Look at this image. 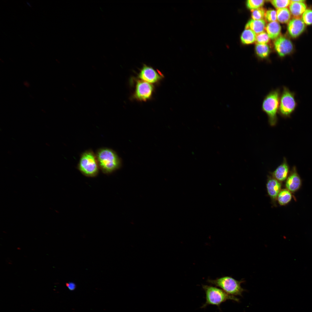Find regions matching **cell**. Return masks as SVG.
I'll list each match as a JSON object with an SVG mask.
<instances>
[{
  "label": "cell",
  "instance_id": "6da1fadb",
  "mask_svg": "<svg viewBox=\"0 0 312 312\" xmlns=\"http://www.w3.org/2000/svg\"><path fill=\"white\" fill-rule=\"evenodd\" d=\"M96 157L99 167L105 174H109L118 169L121 164L120 160L113 150L102 148L97 152Z\"/></svg>",
  "mask_w": 312,
  "mask_h": 312
},
{
  "label": "cell",
  "instance_id": "7a4b0ae2",
  "mask_svg": "<svg viewBox=\"0 0 312 312\" xmlns=\"http://www.w3.org/2000/svg\"><path fill=\"white\" fill-rule=\"evenodd\" d=\"M280 95L278 89L272 90L266 96L263 101L262 109L267 114L269 123L271 126L275 125L277 122V114Z\"/></svg>",
  "mask_w": 312,
  "mask_h": 312
},
{
  "label": "cell",
  "instance_id": "3957f363",
  "mask_svg": "<svg viewBox=\"0 0 312 312\" xmlns=\"http://www.w3.org/2000/svg\"><path fill=\"white\" fill-rule=\"evenodd\" d=\"M206 295V301L201 307L204 308L211 305L219 307L223 302L229 300L238 302V299L234 296L230 295L221 289L210 285H203Z\"/></svg>",
  "mask_w": 312,
  "mask_h": 312
},
{
  "label": "cell",
  "instance_id": "277c9868",
  "mask_svg": "<svg viewBox=\"0 0 312 312\" xmlns=\"http://www.w3.org/2000/svg\"><path fill=\"white\" fill-rule=\"evenodd\" d=\"M207 282L216 287H220L228 294L233 296H242L245 290L241 286L244 281H237L229 276H224L215 279H208Z\"/></svg>",
  "mask_w": 312,
  "mask_h": 312
},
{
  "label": "cell",
  "instance_id": "5b68a950",
  "mask_svg": "<svg viewBox=\"0 0 312 312\" xmlns=\"http://www.w3.org/2000/svg\"><path fill=\"white\" fill-rule=\"evenodd\" d=\"M99 166L95 155L92 151L89 150L81 155L78 165V168L85 176L94 177L98 173Z\"/></svg>",
  "mask_w": 312,
  "mask_h": 312
},
{
  "label": "cell",
  "instance_id": "8992f818",
  "mask_svg": "<svg viewBox=\"0 0 312 312\" xmlns=\"http://www.w3.org/2000/svg\"><path fill=\"white\" fill-rule=\"evenodd\" d=\"M278 112L285 117H289L297 106L295 94L287 88L284 87L281 94Z\"/></svg>",
  "mask_w": 312,
  "mask_h": 312
},
{
  "label": "cell",
  "instance_id": "52a82bcc",
  "mask_svg": "<svg viewBox=\"0 0 312 312\" xmlns=\"http://www.w3.org/2000/svg\"><path fill=\"white\" fill-rule=\"evenodd\" d=\"M274 45L275 50L281 57L291 55L295 50V47L292 41L285 36H280L275 39Z\"/></svg>",
  "mask_w": 312,
  "mask_h": 312
},
{
  "label": "cell",
  "instance_id": "ba28073f",
  "mask_svg": "<svg viewBox=\"0 0 312 312\" xmlns=\"http://www.w3.org/2000/svg\"><path fill=\"white\" fill-rule=\"evenodd\" d=\"M307 25L301 18H293L288 23L287 31L289 36L293 39L299 37L305 31Z\"/></svg>",
  "mask_w": 312,
  "mask_h": 312
},
{
  "label": "cell",
  "instance_id": "9c48e42d",
  "mask_svg": "<svg viewBox=\"0 0 312 312\" xmlns=\"http://www.w3.org/2000/svg\"><path fill=\"white\" fill-rule=\"evenodd\" d=\"M153 90V86L149 83L138 81L136 85L135 97L139 100L145 101L151 96Z\"/></svg>",
  "mask_w": 312,
  "mask_h": 312
},
{
  "label": "cell",
  "instance_id": "30bf717a",
  "mask_svg": "<svg viewBox=\"0 0 312 312\" xmlns=\"http://www.w3.org/2000/svg\"><path fill=\"white\" fill-rule=\"evenodd\" d=\"M139 77L143 81L153 83L159 81L161 78V75L152 67L144 64L141 70Z\"/></svg>",
  "mask_w": 312,
  "mask_h": 312
},
{
  "label": "cell",
  "instance_id": "8fae6325",
  "mask_svg": "<svg viewBox=\"0 0 312 312\" xmlns=\"http://www.w3.org/2000/svg\"><path fill=\"white\" fill-rule=\"evenodd\" d=\"M301 185V179L297 172L296 167L294 166L287 180V189L290 192H294L300 188Z\"/></svg>",
  "mask_w": 312,
  "mask_h": 312
},
{
  "label": "cell",
  "instance_id": "7c38bea8",
  "mask_svg": "<svg viewBox=\"0 0 312 312\" xmlns=\"http://www.w3.org/2000/svg\"><path fill=\"white\" fill-rule=\"evenodd\" d=\"M304 0H292L289 6V10L293 18H300L307 9Z\"/></svg>",
  "mask_w": 312,
  "mask_h": 312
},
{
  "label": "cell",
  "instance_id": "4fadbf2b",
  "mask_svg": "<svg viewBox=\"0 0 312 312\" xmlns=\"http://www.w3.org/2000/svg\"><path fill=\"white\" fill-rule=\"evenodd\" d=\"M289 169L287 160L284 158L283 162L273 172V178L279 181L285 180L288 175Z\"/></svg>",
  "mask_w": 312,
  "mask_h": 312
},
{
  "label": "cell",
  "instance_id": "5bb4252c",
  "mask_svg": "<svg viewBox=\"0 0 312 312\" xmlns=\"http://www.w3.org/2000/svg\"><path fill=\"white\" fill-rule=\"evenodd\" d=\"M266 187L271 198L273 199H276L281 190V184L280 181L274 178H270L267 182Z\"/></svg>",
  "mask_w": 312,
  "mask_h": 312
},
{
  "label": "cell",
  "instance_id": "9a60e30c",
  "mask_svg": "<svg viewBox=\"0 0 312 312\" xmlns=\"http://www.w3.org/2000/svg\"><path fill=\"white\" fill-rule=\"evenodd\" d=\"M266 23L265 20H249L245 26V29H249L254 31L256 34L263 31L265 30Z\"/></svg>",
  "mask_w": 312,
  "mask_h": 312
},
{
  "label": "cell",
  "instance_id": "2e32d148",
  "mask_svg": "<svg viewBox=\"0 0 312 312\" xmlns=\"http://www.w3.org/2000/svg\"><path fill=\"white\" fill-rule=\"evenodd\" d=\"M281 28L277 21L269 23L266 26L265 30L270 38L276 39L280 36Z\"/></svg>",
  "mask_w": 312,
  "mask_h": 312
},
{
  "label": "cell",
  "instance_id": "e0dca14e",
  "mask_svg": "<svg viewBox=\"0 0 312 312\" xmlns=\"http://www.w3.org/2000/svg\"><path fill=\"white\" fill-rule=\"evenodd\" d=\"M277 20L282 23H287L291 19V13L287 8L278 9L276 11Z\"/></svg>",
  "mask_w": 312,
  "mask_h": 312
},
{
  "label": "cell",
  "instance_id": "ac0fdd59",
  "mask_svg": "<svg viewBox=\"0 0 312 312\" xmlns=\"http://www.w3.org/2000/svg\"><path fill=\"white\" fill-rule=\"evenodd\" d=\"M256 34L252 30L245 29L241 36L242 42L244 44H252L255 41Z\"/></svg>",
  "mask_w": 312,
  "mask_h": 312
},
{
  "label": "cell",
  "instance_id": "d6986e66",
  "mask_svg": "<svg viewBox=\"0 0 312 312\" xmlns=\"http://www.w3.org/2000/svg\"><path fill=\"white\" fill-rule=\"evenodd\" d=\"M277 198L278 202L281 205H285L291 200L292 195L291 192L287 189H283L281 190Z\"/></svg>",
  "mask_w": 312,
  "mask_h": 312
},
{
  "label": "cell",
  "instance_id": "ffe728a7",
  "mask_svg": "<svg viewBox=\"0 0 312 312\" xmlns=\"http://www.w3.org/2000/svg\"><path fill=\"white\" fill-rule=\"evenodd\" d=\"M255 50L257 55L261 58L267 57L270 52V49L267 44H256Z\"/></svg>",
  "mask_w": 312,
  "mask_h": 312
},
{
  "label": "cell",
  "instance_id": "44dd1931",
  "mask_svg": "<svg viewBox=\"0 0 312 312\" xmlns=\"http://www.w3.org/2000/svg\"><path fill=\"white\" fill-rule=\"evenodd\" d=\"M266 11L264 8L262 7L251 10V17L252 19L255 20H263L265 17Z\"/></svg>",
  "mask_w": 312,
  "mask_h": 312
},
{
  "label": "cell",
  "instance_id": "7402d4cb",
  "mask_svg": "<svg viewBox=\"0 0 312 312\" xmlns=\"http://www.w3.org/2000/svg\"><path fill=\"white\" fill-rule=\"evenodd\" d=\"M270 38L267 33L263 31L256 34V44H267L270 41Z\"/></svg>",
  "mask_w": 312,
  "mask_h": 312
},
{
  "label": "cell",
  "instance_id": "603a6c76",
  "mask_svg": "<svg viewBox=\"0 0 312 312\" xmlns=\"http://www.w3.org/2000/svg\"><path fill=\"white\" fill-rule=\"evenodd\" d=\"M301 17L302 19L306 25H312V8H307Z\"/></svg>",
  "mask_w": 312,
  "mask_h": 312
},
{
  "label": "cell",
  "instance_id": "cb8c5ba5",
  "mask_svg": "<svg viewBox=\"0 0 312 312\" xmlns=\"http://www.w3.org/2000/svg\"><path fill=\"white\" fill-rule=\"evenodd\" d=\"M265 1L248 0L247 1L246 5L247 7L251 10L257 9L262 7Z\"/></svg>",
  "mask_w": 312,
  "mask_h": 312
},
{
  "label": "cell",
  "instance_id": "d4e9b609",
  "mask_svg": "<svg viewBox=\"0 0 312 312\" xmlns=\"http://www.w3.org/2000/svg\"><path fill=\"white\" fill-rule=\"evenodd\" d=\"M272 5L277 9L287 8L291 2L290 0H273L270 1Z\"/></svg>",
  "mask_w": 312,
  "mask_h": 312
},
{
  "label": "cell",
  "instance_id": "484cf974",
  "mask_svg": "<svg viewBox=\"0 0 312 312\" xmlns=\"http://www.w3.org/2000/svg\"><path fill=\"white\" fill-rule=\"evenodd\" d=\"M264 18L265 21L269 23L276 21V11L272 9L267 10L265 13Z\"/></svg>",
  "mask_w": 312,
  "mask_h": 312
},
{
  "label": "cell",
  "instance_id": "4316f807",
  "mask_svg": "<svg viewBox=\"0 0 312 312\" xmlns=\"http://www.w3.org/2000/svg\"><path fill=\"white\" fill-rule=\"evenodd\" d=\"M66 285L68 289L70 290H73L76 288V285L75 283L70 282L66 283Z\"/></svg>",
  "mask_w": 312,
  "mask_h": 312
}]
</instances>
